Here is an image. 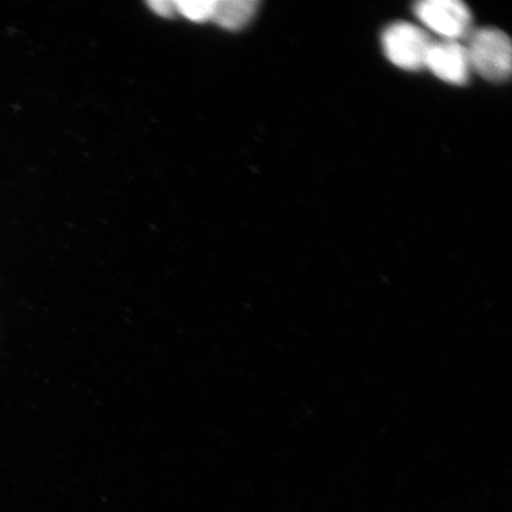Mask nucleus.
I'll list each match as a JSON object with an SVG mask.
<instances>
[{
	"label": "nucleus",
	"instance_id": "obj_4",
	"mask_svg": "<svg viewBox=\"0 0 512 512\" xmlns=\"http://www.w3.org/2000/svg\"><path fill=\"white\" fill-rule=\"evenodd\" d=\"M425 68L451 85L463 86L470 79L471 64L466 47L459 41L432 42Z\"/></svg>",
	"mask_w": 512,
	"mask_h": 512
},
{
	"label": "nucleus",
	"instance_id": "obj_7",
	"mask_svg": "<svg viewBox=\"0 0 512 512\" xmlns=\"http://www.w3.org/2000/svg\"><path fill=\"white\" fill-rule=\"evenodd\" d=\"M149 4L153 12L162 17L170 18L174 16L176 11L175 2H169V0H155V2Z\"/></svg>",
	"mask_w": 512,
	"mask_h": 512
},
{
	"label": "nucleus",
	"instance_id": "obj_2",
	"mask_svg": "<svg viewBox=\"0 0 512 512\" xmlns=\"http://www.w3.org/2000/svg\"><path fill=\"white\" fill-rule=\"evenodd\" d=\"M431 44L427 32L412 23L390 24L382 34V47L387 59L396 67L409 72L425 68Z\"/></svg>",
	"mask_w": 512,
	"mask_h": 512
},
{
	"label": "nucleus",
	"instance_id": "obj_1",
	"mask_svg": "<svg viewBox=\"0 0 512 512\" xmlns=\"http://www.w3.org/2000/svg\"><path fill=\"white\" fill-rule=\"evenodd\" d=\"M467 41V55L471 69L491 82L509 79L512 67L510 38L497 28H482L471 31Z\"/></svg>",
	"mask_w": 512,
	"mask_h": 512
},
{
	"label": "nucleus",
	"instance_id": "obj_5",
	"mask_svg": "<svg viewBox=\"0 0 512 512\" xmlns=\"http://www.w3.org/2000/svg\"><path fill=\"white\" fill-rule=\"evenodd\" d=\"M258 3L254 0H219L213 19L224 29L239 30L251 22Z\"/></svg>",
	"mask_w": 512,
	"mask_h": 512
},
{
	"label": "nucleus",
	"instance_id": "obj_3",
	"mask_svg": "<svg viewBox=\"0 0 512 512\" xmlns=\"http://www.w3.org/2000/svg\"><path fill=\"white\" fill-rule=\"evenodd\" d=\"M414 14L445 41H459L471 32V11L459 0H424L415 4Z\"/></svg>",
	"mask_w": 512,
	"mask_h": 512
},
{
	"label": "nucleus",
	"instance_id": "obj_6",
	"mask_svg": "<svg viewBox=\"0 0 512 512\" xmlns=\"http://www.w3.org/2000/svg\"><path fill=\"white\" fill-rule=\"evenodd\" d=\"M176 11L194 22H206L213 19L216 0H179L175 2Z\"/></svg>",
	"mask_w": 512,
	"mask_h": 512
}]
</instances>
